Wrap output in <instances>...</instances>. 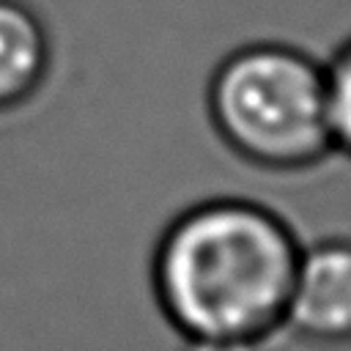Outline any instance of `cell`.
<instances>
[{"label": "cell", "mask_w": 351, "mask_h": 351, "mask_svg": "<svg viewBox=\"0 0 351 351\" xmlns=\"http://www.w3.org/2000/svg\"><path fill=\"white\" fill-rule=\"evenodd\" d=\"M184 351H263V346L241 340H184Z\"/></svg>", "instance_id": "obj_6"}, {"label": "cell", "mask_w": 351, "mask_h": 351, "mask_svg": "<svg viewBox=\"0 0 351 351\" xmlns=\"http://www.w3.org/2000/svg\"><path fill=\"white\" fill-rule=\"evenodd\" d=\"M282 332L321 351L351 348V233L302 244Z\"/></svg>", "instance_id": "obj_3"}, {"label": "cell", "mask_w": 351, "mask_h": 351, "mask_svg": "<svg viewBox=\"0 0 351 351\" xmlns=\"http://www.w3.org/2000/svg\"><path fill=\"white\" fill-rule=\"evenodd\" d=\"M55 44L30 0H0V115L38 99L52 77Z\"/></svg>", "instance_id": "obj_4"}, {"label": "cell", "mask_w": 351, "mask_h": 351, "mask_svg": "<svg viewBox=\"0 0 351 351\" xmlns=\"http://www.w3.org/2000/svg\"><path fill=\"white\" fill-rule=\"evenodd\" d=\"M324 74L332 148L337 156L351 162V36L343 38L337 49L324 60Z\"/></svg>", "instance_id": "obj_5"}, {"label": "cell", "mask_w": 351, "mask_h": 351, "mask_svg": "<svg viewBox=\"0 0 351 351\" xmlns=\"http://www.w3.org/2000/svg\"><path fill=\"white\" fill-rule=\"evenodd\" d=\"M206 118L241 165L299 176L329 156L324 60L291 41H247L225 52L206 82Z\"/></svg>", "instance_id": "obj_2"}, {"label": "cell", "mask_w": 351, "mask_h": 351, "mask_svg": "<svg viewBox=\"0 0 351 351\" xmlns=\"http://www.w3.org/2000/svg\"><path fill=\"white\" fill-rule=\"evenodd\" d=\"M302 244L296 228L255 197H203L154 241V302L181 340L266 346L282 332Z\"/></svg>", "instance_id": "obj_1"}]
</instances>
